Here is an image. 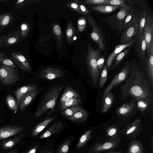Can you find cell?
I'll return each instance as SVG.
<instances>
[{"instance_id":"816d5d0a","label":"cell","mask_w":153,"mask_h":153,"mask_svg":"<svg viewBox=\"0 0 153 153\" xmlns=\"http://www.w3.org/2000/svg\"><path fill=\"white\" fill-rule=\"evenodd\" d=\"M79 7L81 13L85 15H87L89 14V10L84 5L81 4H79Z\"/></svg>"},{"instance_id":"d6a6232c","label":"cell","mask_w":153,"mask_h":153,"mask_svg":"<svg viewBox=\"0 0 153 153\" xmlns=\"http://www.w3.org/2000/svg\"><path fill=\"white\" fill-rule=\"evenodd\" d=\"M75 29L73 26L71 21H69L65 30V36L68 43L71 44L74 41L73 38L75 36Z\"/></svg>"},{"instance_id":"3957f363","label":"cell","mask_w":153,"mask_h":153,"mask_svg":"<svg viewBox=\"0 0 153 153\" xmlns=\"http://www.w3.org/2000/svg\"><path fill=\"white\" fill-rule=\"evenodd\" d=\"M100 49H93L90 43H88V51L85 54L86 60L89 73L95 85L97 84L100 75V71L97 68V60L100 56Z\"/></svg>"},{"instance_id":"f546056e","label":"cell","mask_w":153,"mask_h":153,"mask_svg":"<svg viewBox=\"0 0 153 153\" xmlns=\"http://www.w3.org/2000/svg\"><path fill=\"white\" fill-rule=\"evenodd\" d=\"M81 102V99L78 97L68 99L61 105L60 111H62L70 107L78 105L80 104Z\"/></svg>"},{"instance_id":"2e32d148","label":"cell","mask_w":153,"mask_h":153,"mask_svg":"<svg viewBox=\"0 0 153 153\" xmlns=\"http://www.w3.org/2000/svg\"><path fill=\"white\" fill-rule=\"evenodd\" d=\"M135 36L137 40L135 48L136 53L140 59L144 60L147 48L144 33H143L139 36Z\"/></svg>"},{"instance_id":"f5cc1de1","label":"cell","mask_w":153,"mask_h":153,"mask_svg":"<svg viewBox=\"0 0 153 153\" xmlns=\"http://www.w3.org/2000/svg\"><path fill=\"white\" fill-rule=\"evenodd\" d=\"M37 149V146H35L30 149L26 153H36Z\"/></svg>"},{"instance_id":"8d00e7d4","label":"cell","mask_w":153,"mask_h":153,"mask_svg":"<svg viewBox=\"0 0 153 153\" xmlns=\"http://www.w3.org/2000/svg\"><path fill=\"white\" fill-rule=\"evenodd\" d=\"M132 46L126 48L116 56L114 59V68L116 67L127 56L132 48Z\"/></svg>"},{"instance_id":"5bb4252c","label":"cell","mask_w":153,"mask_h":153,"mask_svg":"<svg viewBox=\"0 0 153 153\" xmlns=\"http://www.w3.org/2000/svg\"><path fill=\"white\" fill-rule=\"evenodd\" d=\"M64 74V72L61 69L48 67L44 68L40 71L39 77L45 79L52 80L62 77Z\"/></svg>"},{"instance_id":"836d02e7","label":"cell","mask_w":153,"mask_h":153,"mask_svg":"<svg viewBox=\"0 0 153 153\" xmlns=\"http://www.w3.org/2000/svg\"><path fill=\"white\" fill-rule=\"evenodd\" d=\"M147 11L145 10L142 13L138 22L137 31L136 36H139L143 33L147 15Z\"/></svg>"},{"instance_id":"f35d334b","label":"cell","mask_w":153,"mask_h":153,"mask_svg":"<svg viewBox=\"0 0 153 153\" xmlns=\"http://www.w3.org/2000/svg\"><path fill=\"white\" fill-rule=\"evenodd\" d=\"M82 108V106L80 105L73 106L64 110L61 113V114L68 118L74 114Z\"/></svg>"},{"instance_id":"d6986e66","label":"cell","mask_w":153,"mask_h":153,"mask_svg":"<svg viewBox=\"0 0 153 153\" xmlns=\"http://www.w3.org/2000/svg\"><path fill=\"white\" fill-rule=\"evenodd\" d=\"M37 86L33 84L27 85L21 87L13 91L15 96L18 105L19 107L21 99L22 97L29 91L37 89Z\"/></svg>"},{"instance_id":"5b68a950","label":"cell","mask_w":153,"mask_h":153,"mask_svg":"<svg viewBox=\"0 0 153 153\" xmlns=\"http://www.w3.org/2000/svg\"><path fill=\"white\" fill-rule=\"evenodd\" d=\"M20 79L17 68L0 64V81L4 86L13 85Z\"/></svg>"},{"instance_id":"30bf717a","label":"cell","mask_w":153,"mask_h":153,"mask_svg":"<svg viewBox=\"0 0 153 153\" xmlns=\"http://www.w3.org/2000/svg\"><path fill=\"white\" fill-rule=\"evenodd\" d=\"M130 69L131 63L126 62L122 70L116 75L105 89L103 95L126 79L130 74Z\"/></svg>"},{"instance_id":"60d3db41","label":"cell","mask_w":153,"mask_h":153,"mask_svg":"<svg viewBox=\"0 0 153 153\" xmlns=\"http://www.w3.org/2000/svg\"><path fill=\"white\" fill-rule=\"evenodd\" d=\"M12 19L11 15L8 13L0 15V27H3L9 24Z\"/></svg>"},{"instance_id":"f6af8a7d","label":"cell","mask_w":153,"mask_h":153,"mask_svg":"<svg viewBox=\"0 0 153 153\" xmlns=\"http://www.w3.org/2000/svg\"><path fill=\"white\" fill-rule=\"evenodd\" d=\"M30 24L24 23L21 25V36L22 38L26 37L28 35L30 30Z\"/></svg>"},{"instance_id":"f1b7e54d","label":"cell","mask_w":153,"mask_h":153,"mask_svg":"<svg viewBox=\"0 0 153 153\" xmlns=\"http://www.w3.org/2000/svg\"><path fill=\"white\" fill-rule=\"evenodd\" d=\"M63 126L61 122L56 123L52 126L41 135L39 138L43 139L48 137L59 131Z\"/></svg>"},{"instance_id":"91938a15","label":"cell","mask_w":153,"mask_h":153,"mask_svg":"<svg viewBox=\"0 0 153 153\" xmlns=\"http://www.w3.org/2000/svg\"><path fill=\"white\" fill-rule=\"evenodd\" d=\"M76 36H75L73 38V40L74 41L76 39Z\"/></svg>"},{"instance_id":"7dc6e473","label":"cell","mask_w":153,"mask_h":153,"mask_svg":"<svg viewBox=\"0 0 153 153\" xmlns=\"http://www.w3.org/2000/svg\"><path fill=\"white\" fill-rule=\"evenodd\" d=\"M149 104L143 99H140L137 102V107L141 112H143L147 108Z\"/></svg>"},{"instance_id":"e575fe53","label":"cell","mask_w":153,"mask_h":153,"mask_svg":"<svg viewBox=\"0 0 153 153\" xmlns=\"http://www.w3.org/2000/svg\"><path fill=\"white\" fill-rule=\"evenodd\" d=\"M6 102L7 105L11 110L18 112L19 107L16 99L10 94H8L6 97Z\"/></svg>"},{"instance_id":"8992f818","label":"cell","mask_w":153,"mask_h":153,"mask_svg":"<svg viewBox=\"0 0 153 153\" xmlns=\"http://www.w3.org/2000/svg\"><path fill=\"white\" fill-rule=\"evenodd\" d=\"M88 23L92 28V31L89 36L97 44L100 49H105L106 42L103 31L91 16H88Z\"/></svg>"},{"instance_id":"7c38bea8","label":"cell","mask_w":153,"mask_h":153,"mask_svg":"<svg viewBox=\"0 0 153 153\" xmlns=\"http://www.w3.org/2000/svg\"><path fill=\"white\" fill-rule=\"evenodd\" d=\"M10 58L14 63L23 71L28 73L31 72V67L27 59L20 53L11 52Z\"/></svg>"},{"instance_id":"603a6c76","label":"cell","mask_w":153,"mask_h":153,"mask_svg":"<svg viewBox=\"0 0 153 153\" xmlns=\"http://www.w3.org/2000/svg\"><path fill=\"white\" fill-rule=\"evenodd\" d=\"M114 100V94L111 91L103 96L101 107L102 112H107L111 108Z\"/></svg>"},{"instance_id":"9c48e42d","label":"cell","mask_w":153,"mask_h":153,"mask_svg":"<svg viewBox=\"0 0 153 153\" xmlns=\"http://www.w3.org/2000/svg\"><path fill=\"white\" fill-rule=\"evenodd\" d=\"M120 144V139L97 141L90 148L89 153H100L113 150Z\"/></svg>"},{"instance_id":"4fadbf2b","label":"cell","mask_w":153,"mask_h":153,"mask_svg":"<svg viewBox=\"0 0 153 153\" xmlns=\"http://www.w3.org/2000/svg\"><path fill=\"white\" fill-rule=\"evenodd\" d=\"M25 128L22 126L9 125L0 127V140L7 139L20 134Z\"/></svg>"},{"instance_id":"cb8c5ba5","label":"cell","mask_w":153,"mask_h":153,"mask_svg":"<svg viewBox=\"0 0 153 153\" xmlns=\"http://www.w3.org/2000/svg\"><path fill=\"white\" fill-rule=\"evenodd\" d=\"M24 136L23 134L20 133L18 135L3 140L1 143L2 148L4 149L12 148L18 143Z\"/></svg>"},{"instance_id":"277c9868","label":"cell","mask_w":153,"mask_h":153,"mask_svg":"<svg viewBox=\"0 0 153 153\" xmlns=\"http://www.w3.org/2000/svg\"><path fill=\"white\" fill-rule=\"evenodd\" d=\"M132 8L130 6L126 7H120L119 10L113 15L100 19L109 25L112 29L114 30L117 35L118 36L123 31L124 19Z\"/></svg>"},{"instance_id":"7402d4cb","label":"cell","mask_w":153,"mask_h":153,"mask_svg":"<svg viewBox=\"0 0 153 153\" xmlns=\"http://www.w3.org/2000/svg\"><path fill=\"white\" fill-rule=\"evenodd\" d=\"M127 153H145V148L140 141L135 139L131 140L129 142Z\"/></svg>"},{"instance_id":"db71d44e","label":"cell","mask_w":153,"mask_h":153,"mask_svg":"<svg viewBox=\"0 0 153 153\" xmlns=\"http://www.w3.org/2000/svg\"><path fill=\"white\" fill-rule=\"evenodd\" d=\"M122 151H115L112 150H109L105 152L104 153H122Z\"/></svg>"},{"instance_id":"94428289","label":"cell","mask_w":153,"mask_h":153,"mask_svg":"<svg viewBox=\"0 0 153 153\" xmlns=\"http://www.w3.org/2000/svg\"><path fill=\"white\" fill-rule=\"evenodd\" d=\"M1 143H0V146L1 145Z\"/></svg>"},{"instance_id":"ac0fdd59","label":"cell","mask_w":153,"mask_h":153,"mask_svg":"<svg viewBox=\"0 0 153 153\" xmlns=\"http://www.w3.org/2000/svg\"><path fill=\"white\" fill-rule=\"evenodd\" d=\"M39 90H35L29 91L24 94L22 97L19 106L20 110L23 112L28 106L35 98L38 93Z\"/></svg>"},{"instance_id":"83f0119b","label":"cell","mask_w":153,"mask_h":153,"mask_svg":"<svg viewBox=\"0 0 153 153\" xmlns=\"http://www.w3.org/2000/svg\"><path fill=\"white\" fill-rule=\"evenodd\" d=\"M19 33L18 31L14 30L5 36L3 42L5 45L10 46L17 42L19 39Z\"/></svg>"},{"instance_id":"6da1fadb","label":"cell","mask_w":153,"mask_h":153,"mask_svg":"<svg viewBox=\"0 0 153 153\" xmlns=\"http://www.w3.org/2000/svg\"><path fill=\"white\" fill-rule=\"evenodd\" d=\"M130 74L120 88L121 98L126 100L129 97L138 100L143 99L149 103L153 101V95L143 74L137 65L135 58L131 63Z\"/></svg>"},{"instance_id":"ffe728a7","label":"cell","mask_w":153,"mask_h":153,"mask_svg":"<svg viewBox=\"0 0 153 153\" xmlns=\"http://www.w3.org/2000/svg\"><path fill=\"white\" fill-rule=\"evenodd\" d=\"M137 99H133L130 102H126L118 108L116 112L119 116L124 117L128 115L133 110Z\"/></svg>"},{"instance_id":"680465c9","label":"cell","mask_w":153,"mask_h":153,"mask_svg":"<svg viewBox=\"0 0 153 153\" xmlns=\"http://www.w3.org/2000/svg\"><path fill=\"white\" fill-rule=\"evenodd\" d=\"M5 36H3L2 37H1V38H0V42L1 41H2L4 38L5 37Z\"/></svg>"},{"instance_id":"ee69618b","label":"cell","mask_w":153,"mask_h":153,"mask_svg":"<svg viewBox=\"0 0 153 153\" xmlns=\"http://www.w3.org/2000/svg\"><path fill=\"white\" fill-rule=\"evenodd\" d=\"M87 25V20L84 16L79 18L77 20V30L78 31L82 32L85 29Z\"/></svg>"},{"instance_id":"4dcf8cb0","label":"cell","mask_w":153,"mask_h":153,"mask_svg":"<svg viewBox=\"0 0 153 153\" xmlns=\"http://www.w3.org/2000/svg\"><path fill=\"white\" fill-rule=\"evenodd\" d=\"M54 119L53 117L48 118L38 124L32 131L31 136L35 137L37 135Z\"/></svg>"},{"instance_id":"bcb514c9","label":"cell","mask_w":153,"mask_h":153,"mask_svg":"<svg viewBox=\"0 0 153 153\" xmlns=\"http://www.w3.org/2000/svg\"><path fill=\"white\" fill-rule=\"evenodd\" d=\"M108 0H86L85 3L88 4L98 6L107 4Z\"/></svg>"},{"instance_id":"11a10c76","label":"cell","mask_w":153,"mask_h":153,"mask_svg":"<svg viewBox=\"0 0 153 153\" xmlns=\"http://www.w3.org/2000/svg\"><path fill=\"white\" fill-rule=\"evenodd\" d=\"M19 153V151L18 150L16 149H13L10 151L7 152L6 153Z\"/></svg>"},{"instance_id":"ba28073f","label":"cell","mask_w":153,"mask_h":153,"mask_svg":"<svg viewBox=\"0 0 153 153\" xmlns=\"http://www.w3.org/2000/svg\"><path fill=\"white\" fill-rule=\"evenodd\" d=\"M142 14L132 21L123 29L122 34L119 40L120 45L128 43L136 35L138 22Z\"/></svg>"},{"instance_id":"484cf974","label":"cell","mask_w":153,"mask_h":153,"mask_svg":"<svg viewBox=\"0 0 153 153\" xmlns=\"http://www.w3.org/2000/svg\"><path fill=\"white\" fill-rule=\"evenodd\" d=\"M79 97V94L71 86L68 85L60 98V102L61 105L68 99Z\"/></svg>"},{"instance_id":"e0dca14e","label":"cell","mask_w":153,"mask_h":153,"mask_svg":"<svg viewBox=\"0 0 153 153\" xmlns=\"http://www.w3.org/2000/svg\"><path fill=\"white\" fill-rule=\"evenodd\" d=\"M135 42V39L134 38L128 44L119 45L116 46L113 51L107 58L106 65L108 68L111 66L116 56L126 48L134 44Z\"/></svg>"},{"instance_id":"ab89813d","label":"cell","mask_w":153,"mask_h":153,"mask_svg":"<svg viewBox=\"0 0 153 153\" xmlns=\"http://www.w3.org/2000/svg\"><path fill=\"white\" fill-rule=\"evenodd\" d=\"M108 68L106 65L105 64L103 67L99 80V87L100 89L103 87L107 80L108 77Z\"/></svg>"},{"instance_id":"9f6ffc18","label":"cell","mask_w":153,"mask_h":153,"mask_svg":"<svg viewBox=\"0 0 153 153\" xmlns=\"http://www.w3.org/2000/svg\"><path fill=\"white\" fill-rule=\"evenodd\" d=\"M153 136H152L151 139V148H152V151L153 150Z\"/></svg>"},{"instance_id":"52a82bcc","label":"cell","mask_w":153,"mask_h":153,"mask_svg":"<svg viewBox=\"0 0 153 153\" xmlns=\"http://www.w3.org/2000/svg\"><path fill=\"white\" fill-rule=\"evenodd\" d=\"M142 130V121L140 118H136L123 129L120 133L130 140H134L139 136Z\"/></svg>"},{"instance_id":"74e56055","label":"cell","mask_w":153,"mask_h":153,"mask_svg":"<svg viewBox=\"0 0 153 153\" xmlns=\"http://www.w3.org/2000/svg\"><path fill=\"white\" fill-rule=\"evenodd\" d=\"M0 64L13 68H17L12 60L6 54L0 52Z\"/></svg>"},{"instance_id":"b9f144b4","label":"cell","mask_w":153,"mask_h":153,"mask_svg":"<svg viewBox=\"0 0 153 153\" xmlns=\"http://www.w3.org/2000/svg\"><path fill=\"white\" fill-rule=\"evenodd\" d=\"M127 1L126 0H108L107 4L115 5L120 7H126L130 6L126 2Z\"/></svg>"},{"instance_id":"7bdbcfd3","label":"cell","mask_w":153,"mask_h":153,"mask_svg":"<svg viewBox=\"0 0 153 153\" xmlns=\"http://www.w3.org/2000/svg\"><path fill=\"white\" fill-rule=\"evenodd\" d=\"M71 141V139L65 141L59 147L56 153H67L68 151Z\"/></svg>"},{"instance_id":"8fae6325","label":"cell","mask_w":153,"mask_h":153,"mask_svg":"<svg viewBox=\"0 0 153 153\" xmlns=\"http://www.w3.org/2000/svg\"><path fill=\"white\" fill-rule=\"evenodd\" d=\"M143 33L146 44L147 54L149 53L153 43V17L147 14Z\"/></svg>"},{"instance_id":"9a60e30c","label":"cell","mask_w":153,"mask_h":153,"mask_svg":"<svg viewBox=\"0 0 153 153\" xmlns=\"http://www.w3.org/2000/svg\"><path fill=\"white\" fill-rule=\"evenodd\" d=\"M145 71L153 90V43L152 44L150 51L147 54L146 61Z\"/></svg>"},{"instance_id":"f907efd6","label":"cell","mask_w":153,"mask_h":153,"mask_svg":"<svg viewBox=\"0 0 153 153\" xmlns=\"http://www.w3.org/2000/svg\"><path fill=\"white\" fill-rule=\"evenodd\" d=\"M105 62V57L104 56H99L97 59V65L100 71L103 68Z\"/></svg>"},{"instance_id":"d4e9b609","label":"cell","mask_w":153,"mask_h":153,"mask_svg":"<svg viewBox=\"0 0 153 153\" xmlns=\"http://www.w3.org/2000/svg\"><path fill=\"white\" fill-rule=\"evenodd\" d=\"M119 7L110 4L94 6L90 7L91 9L97 12L107 13H111L118 9Z\"/></svg>"},{"instance_id":"1f68e13d","label":"cell","mask_w":153,"mask_h":153,"mask_svg":"<svg viewBox=\"0 0 153 153\" xmlns=\"http://www.w3.org/2000/svg\"><path fill=\"white\" fill-rule=\"evenodd\" d=\"M143 12H138L136 10L132 7L124 19L123 24V29L132 21L141 15Z\"/></svg>"},{"instance_id":"681fc988","label":"cell","mask_w":153,"mask_h":153,"mask_svg":"<svg viewBox=\"0 0 153 153\" xmlns=\"http://www.w3.org/2000/svg\"><path fill=\"white\" fill-rule=\"evenodd\" d=\"M53 31L57 38L61 40L62 39V35L61 29L60 26L57 25H55L53 27Z\"/></svg>"},{"instance_id":"d590c367","label":"cell","mask_w":153,"mask_h":153,"mask_svg":"<svg viewBox=\"0 0 153 153\" xmlns=\"http://www.w3.org/2000/svg\"><path fill=\"white\" fill-rule=\"evenodd\" d=\"M93 131L92 129L88 130L81 137L76 145L77 149L81 148L86 144L91 138L92 136L91 134Z\"/></svg>"},{"instance_id":"44dd1931","label":"cell","mask_w":153,"mask_h":153,"mask_svg":"<svg viewBox=\"0 0 153 153\" xmlns=\"http://www.w3.org/2000/svg\"><path fill=\"white\" fill-rule=\"evenodd\" d=\"M120 124H114L107 127L105 129L106 140L120 139L121 137L120 131H119Z\"/></svg>"},{"instance_id":"4316f807","label":"cell","mask_w":153,"mask_h":153,"mask_svg":"<svg viewBox=\"0 0 153 153\" xmlns=\"http://www.w3.org/2000/svg\"><path fill=\"white\" fill-rule=\"evenodd\" d=\"M88 116V113L85 109L82 108L78 112L72 116L68 117V118L71 121L81 123L85 121Z\"/></svg>"},{"instance_id":"7a4b0ae2","label":"cell","mask_w":153,"mask_h":153,"mask_svg":"<svg viewBox=\"0 0 153 153\" xmlns=\"http://www.w3.org/2000/svg\"><path fill=\"white\" fill-rule=\"evenodd\" d=\"M64 87V85L55 86L48 91L38 106L35 114L36 117L42 116L49 110L51 112L55 111L57 100Z\"/></svg>"},{"instance_id":"6f0895ef","label":"cell","mask_w":153,"mask_h":153,"mask_svg":"<svg viewBox=\"0 0 153 153\" xmlns=\"http://www.w3.org/2000/svg\"><path fill=\"white\" fill-rule=\"evenodd\" d=\"M44 153H53V151L51 150H49Z\"/></svg>"},{"instance_id":"c3c4849f","label":"cell","mask_w":153,"mask_h":153,"mask_svg":"<svg viewBox=\"0 0 153 153\" xmlns=\"http://www.w3.org/2000/svg\"><path fill=\"white\" fill-rule=\"evenodd\" d=\"M78 1V0H76L68 2L65 5L75 11L81 13L79 7V5L77 3Z\"/></svg>"}]
</instances>
